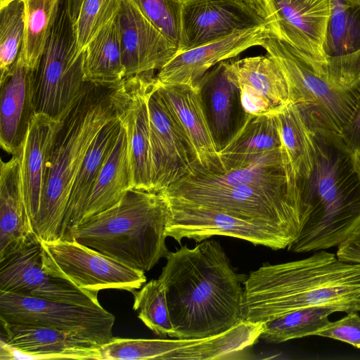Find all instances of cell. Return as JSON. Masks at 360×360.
<instances>
[{
  "instance_id": "cell-41",
  "label": "cell",
  "mask_w": 360,
  "mask_h": 360,
  "mask_svg": "<svg viewBox=\"0 0 360 360\" xmlns=\"http://www.w3.org/2000/svg\"><path fill=\"white\" fill-rule=\"evenodd\" d=\"M82 1V0H67L68 8L73 23H75L77 18Z\"/></svg>"
},
{
  "instance_id": "cell-31",
  "label": "cell",
  "mask_w": 360,
  "mask_h": 360,
  "mask_svg": "<svg viewBox=\"0 0 360 360\" xmlns=\"http://www.w3.org/2000/svg\"><path fill=\"white\" fill-rule=\"evenodd\" d=\"M25 29L18 54L24 64L38 70L58 17L61 0H25Z\"/></svg>"
},
{
  "instance_id": "cell-4",
  "label": "cell",
  "mask_w": 360,
  "mask_h": 360,
  "mask_svg": "<svg viewBox=\"0 0 360 360\" xmlns=\"http://www.w3.org/2000/svg\"><path fill=\"white\" fill-rule=\"evenodd\" d=\"M262 46L283 70L290 103L300 110L308 127L340 134L360 101V51L321 58L271 33Z\"/></svg>"
},
{
  "instance_id": "cell-39",
  "label": "cell",
  "mask_w": 360,
  "mask_h": 360,
  "mask_svg": "<svg viewBox=\"0 0 360 360\" xmlns=\"http://www.w3.org/2000/svg\"><path fill=\"white\" fill-rule=\"evenodd\" d=\"M340 136L352 153H360V101Z\"/></svg>"
},
{
  "instance_id": "cell-32",
  "label": "cell",
  "mask_w": 360,
  "mask_h": 360,
  "mask_svg": "<svg viewBox=\"0 0 360 360\" xmlns=\"http://www.w3.org/2000/svg\"><path fill=\"white\" fill-rule=\"evenodd\" d=\"M360 51V6L346 0H331L326 32V56H340Z\"/></svg>"
},
{
  "instance_id": "cell-9",
  "label": "cell",
  "mask_w": 360,
  "mask_h": 360,
  "mask_svg": "<svg viewBox=\"0 0 360 360\" xmlns=\"http://www.w3.org/2000/svg\"><path fill=\"white\" fill-rule=\"evenodd\" d=\"M40 243L46 272L81 289L96 292L105 289L134 292L146 281L144 271L127 266L75 240Z\"/></svg>"
},
{
  "instance_id": "cell-15",
  "label": "cell",
  "mask_w": 360,
  "mask_h": 360,
  "mask_svg": "<svg viewBox=\"0 0 360 360\" xmlns=\"http://www.w3.org/2000/svg\"><path fill=\"white\" fill-rule=\"evenodd\" d=\"M0 291L77 304L101 305L98 292L81 289L46 272L40 240L0 262Z\"/></svg>"
},
{
  "instance_id": "cell-12",
  "label": "cell",
  "mask_w": 360,
  "mask_h": 360,
  "mask_svg": "<svg viewBox=\"0 0 360 360\" xmlns=\"http://www.w3.org/2000/svg\"><path fill=\"white\" fill-rule=\"evenodd\" d=\"M167 201L169 218L166 234L179 243L183 238L200 243L212 236H221L278 250L287 248L293 241L283 231L267 224L245 220L212 208Z\"/></svg>"
},
{
  "instance_id": "cell-7",
  "label": "cell",
  "mask_w": 360,
  "mask_h": 360,
  "mask_svg": "<svg viewBox=\"0 0 360 360\" xmlns=\"http://www.w3.org/2000/svg\"><path fill=\"white\" fill-rule=\"evenodd\" d=\"M168 201L220 210L240 219L275 227L293 240L302 221L300 197L288 188L262 186H205L178 181L160 192Z\"/></svg>"
},
{
  "instance_id": "cell-35",
  "label": "cell",
  "mask_w": 360,
  "mask_h": 360,
  "mask_svg": "<svg viewBox=\"0 0 360 360\" xmlns=\"http://www.w3.org/2000/svg\"><path fill=\"white\" fill-rule=\"evenodd\" d=\"M132 293L133 309L138 313L139 319L155 334L173 338L174 329L162 281L159 278L150 280Z\"/></svg>"
},
{
  "instance_id": "cell-22",
  "label": "cell",
  "mask_w": 360,
  "mask_h": 360,
  "mask_svg": "<svg viewBox=\"0 0 360 360\" xmlns=\"http://www.w3.org/2000/svg\"><path fill=\"white\" fill-rule=\"evenodd\" d=\"M39 241L29 216L18 154L0 167V262Z\"/></svg>"
},
{
  "instance_id": "cell-5",
  "label": "cell",
  "mask_w": 360,
  "mask_h": 360,
  "mask_svg": "<svg viewBox=\"0 0 360 360\" xmlns=\"http://www.w3.org/2000/svg\"><path fill=\"white\" fill-rule=\"evenodd\" d=\"M169 204L160 193L130 189L116 204L82 221L66 240L146 272L169 252Z\"/></svg>"
},
{
  "instance_id": "cell-14",
  "label": "cell",
  "mask_w": 360,
  "mask_h": 360,
  "mask_svg": "<svg viewBox=\"0 0 360 360\" xmlns=\"http://www.w3.org/2000/svg\"><path fill=\"white\" fill-rule=\"evenodd\" d=\"M181 18L179 52L238 32L270 27L264 12L246 0H181Z\"/></svg>"
},
{
  "instance_id": "cell-33",
  "label": "cell",
  "mask_w": 360,
  "mask_h": 360,
  "mask_svg": "<svg viewBox=\"0 0 360 360\" xmlns=\"http://www.w3.org/2000/svg\"><path fill=\"white\" fill-rule=\"evenodd\" d=\"M336 312L328 307H310L297 310L275 319L264 322L259 338L269 344H278L290 340L314 335Z\"/></svg>"
},
{
  "instance_id": "cell-13",
  "label": "cell",
  "mask_w": 360,
  "mask_h": 360,
  "mask_svg": "<svg viewBox=\"0 0 360 360\" xmlns=\"http://www.w3.org/2000/svg\"><path fill=\"white\" fill-rule=\"evenodd\" d=\"M156 83L154 72L126 77L112 90L117 115L124 127L132 189L153 192L148 100Z\"/></svg>"
},
{
  "instance_id": "cell-2",
  "label": "cell",
  "mask_w": 360,
  "mask_h": 360,
  "mask_svg": "<svg viewBox=\"0 0 360 360\" xmlns=\"http://www.w3.org/2000/svg\"><path fill=\"white\" fill-rule=\"evenodd\" d=\"M243 320L266 322L310 307L360 311V264L319 250L281 264H262L243 283Z\"/></svg>"
},
{
  "instance_id": "cell-42",
  "label": "cell",
  "mask_w": 360,
  "mask_h": 360,
  "mask_svg": "<svg viewBox=\"0 0 360 360\" xmlns=\"http://www.w3.org/2000/svg\"><path fill=\"white\" fill-rule=\"evenodd\" d=\"M355 167L360 175V153H353Z\"/></svg>"
},
{
  "instance_id": "cell-8",
  "label": "cell",
  "mask_w": 360,
  "mask_h": 360,
  "mask_svg": "<svg viewBox=\"0 0 360 360\" xmlns=\"http://www.w3.org/2000/svg\"><path fill=\"white\" fill-rule=\"evenodd\" d=\"M82 60L67 0H61L37 70L36 113L64 120L89 84L84 78Z\"/></svg>"
},
{
  "instance_id": "cell-26",
  "label": "cell",
  "mask_w": 360,
  "mask_h": 360,
  "mask_svg": "<svg viewBox=\"0 0 360 360\" xmlns=\"http://www.w3.org/2000/svg\"><path fill=\"white\" fill-rule=\"evenodd\" d=\"M130 189L132 187L128 141L126 130L121 124L120 133L89 193L80 224L116 204Z\"/></svg>"
},
{
  "instance_id": "cell-1",
  "label": "cell",
  "mask_w": 360,
  "mask_h": 360,
  "mask_svg": "<svg viewBox=\"0 0 360 360\" xmlns=\"http://www.w3.org/2000/svg\"><path fill=\"white\" fill-rule=\"evenodd\" d=\"M158 278L167 290L173 338L202 339L223 333L243 320V283L217 240L169 252Z\"/></svg>"
},
{
  "instance_id": "cell-24",
  "label": "cell",
  "mask_w": 360,
  "mask_h": 360,
  "mask_svg": "<svg viewBox=\"0 0 360 360\" xmlns=\"http://www.w3.org/2000/svg\"><path fill=\"white\" fill-rule=\"evenodd\" d=\"M198 87L212 136L220 151L247 116L241 105L240 90L229 78L224 61L207 72Z\"/></svg>"
},
{
  "instance_id": "cell-6",
  "label": "cell",
  "mask_w": 360,
  "mask_h": 360,
  "mask_svg": "<svg viewBox=\"0 0 360 360\" xmlns=\"http://www.w3.org/2000/svg\"><path fill=\"white\" fill-rule=\"evenodd\" d=\"M112 90L89 82L63 120L33 225L39 240L60 238L72 188L86 153L104 125L117 117Z\"/></svg>"
},
{
  "instance_id": "cell-45",
  "label": "cell",
  "mask_w": 360,
  "mask_h": 360,
  "mask_svg": "<svg viewBox=\"0 0 360 360\" xmlns=\"http://www.w3.org/2000/svg\"><path fill=\"white\" fill-rule=\"evenodd\" d=\"M8 1V0H0V3L4 2V1Z\"/></svg>"
},
{
  "instance_id": "cell-27",
  "label": "cell",
  "mask_w": 360,
  "mask_h": 360,
  "mask_svg": "<svg viewBox=\"0 0 360 360\" xmlns=\"http://www.w3.org/2000/svg\"><path fill=\"white\" fill-rule=\"evenodd\" d=\"M120 129L121 122L117 115L104 125L89 147L72 188L59 239L66 240L80 224L89 193Z\"/></svg>"
},
{
  "instance_id": "cell-16",
  "label": "cell",
  "mask_w": 360,
  "mask_h": 360,
  "mask_svg": "<svg viewBox=\"0 0 360 360\" xmlns=\"http://www.w3.org/2000/svg\"><path fill=\"white\" fill-rule=\"evenodd\" d=\"M271 33L297 50L323 58L331 0H257Z\"/></svg>"
},
{
  "instance_id": "cell-44",
  "label": "cell",
  "mask_w": 360,
  "mask_h": 360,
  "mask_svg": "<svg viewBox=\"0 0 360 360\" xmlns=\"http://www.w3.org/2000/svg\"><path fill=\"white\" fill-rule=\"evenodd\" d=\"M247 1L255 5L256 6L259 7V5H258V1L257 0H246ZM261 9V8H260ZM262 10V9H261Z\"/></svg>"
},
{
  "instance_id": "cell-11",
  "label": "cell",
  "mask_w": 360,
  "mask_h": 360,
  "mask_svg": "<svg viewBox=\"0 0 360 360\" xmlns=\"http://www.w3.org/2000/svg\"><path fill=\"white\" fill-rule=\"evenodd\" d=\"M156 78V77H155ZM153 192L160 193L203 170L176 116L157 82L148 100Z\"/></svg>"
},
{
  "instance_id": "cell-3",
  "label": "cell",
  "mask_w": 360,
  "mask_h": 360,
  "mask_svg": "<svg viewBox=\"0 0 360 360\" xmlns=\"http://www.w3.org/2000/svg\"><path fill=\"white\" fill-rule=\"evenodd\" d=\"M310 129L313 169L298 186L301 226L288 251L304 253L338 247L360 225V175L340 134Z\"/></svg>"
},
{
  "instance_id": "cell-29",
  "label": "cell",
  "mask_w": 360,
  "mask_h": 360,
  "mask_svg": "<svg viewBox=\"0 0 360 360\" xmlns=\"http://www.w3.org/2000/svg\"><path fill=\"white\" fill-rule=\"evenodd\" d=\"M82 52L85 82L114 89L126 77L117 17L98 32Z\"/></svg>"
},
{
  "instance_id": "cell-20",
  "label": "cell",
  "mask_w": 360,
  "mask_h": 360,
  "mask_svg": "<svg viewBox=\"0 0 360 360\" xmlns=\"http://www.w3.org/2000/svg\"><path fill=\"white\" fill-rule=\"evenodd\" d=\"M63 121L36 113L18 152L25 201L32 225L43 195L51 154Z\"/></svg>"
},
{
  "instance_id": "cell-18",
  "label": "cell",
  "mask_w": 360,
  "mask_h": 360,
  "mask_svg": "<svg viewBox=\"0 0 360 360\" xmlns=\"http://www.w3.org/2000/svg\"><path fill=\"white\" fill-rule=\"evenodd\" d=\"M271 33L269 26L236 32L206 44L179 52L155 75L162 84H182L198 87L202 77L220 62L249 48L261 46Z\"/></svg>"
},
{
  "instance_id": "cell-28",
  "label": "cell",
  "mask_w": 360,
  "mask_h": 360,
  "mask_svg": "<svg viewBox=\"0 0 360 360\" xmlns=\"http://www.w3.org/2000/svg\"><path fill=\"white\" fill-rule=\"evenodd\" d=\"M230 80L239 90H246L266 99L279 110L290 103L285 77L279 65L269 55L224 60Z\"/></svg>"
},
{
  "instance_id": "cell-21",
  "label": "cell",
  "mask_w": 360,
  "mask_h": 360,
  "mask_svg": "<svg viewBox=\"0 0 360 360\" xmlns=\"http://www.w3.org/2000/svg\"><path fill=\"white\" fill-rule=\"evenodd\" d=\"M8 345L18 351V359L65 358L99 360L100 345L60 330L1 321Z\"/></svg>"
},
{
  "instance_id": "cell-19",
  "label": "cell",
  "mask_w": 360,
  "mask_h": 360,
  "mask_svg": "<svg viewBox=\"0 0 360 360\" xmlns=\"http://www.w3.org/2000/svg\"><path fill=\"white\" fill-rule=\"evenodd\" d=\"M37 70L26 66L20 58L0 84V143L4 150L16 155L36 114L35 89Z\"/></svg>"
},
{
  "instance_id": "cell-40",
  "label": "cell",
  "mask_w": 360,
  "mask_h": 360,
  "mask_svg": "<svg viewBox=\"0 0 360 360\" xmlns=\"http://www.w3.org/2000/svg\"><path fill=\"white\" fill-rule=\"evenodd\" d=\"M336 256L345 262L360 264V225L338 246Z\"/></svg>"
},
{
  "instance_id": "cell-23",
  "label": "cell",
  "mask_w": 360,
  "mask_h": 360,
  "mask_svg": "<svg viewBox=\"0 0 360 360\" xmlns=\"http://www.w3.org/2000/svg\"><path fill=\"white\" fill-rule=\"evenodd\" d=\"M158 89L176 116L204 171L224 172L219 151L212 136L198 87L182 84H162Z\"/></svg>"
},
{
  "instance_id": "cell-43",
  "label": "cell",
  "mask_w": 360,
  "mask_h": 360,
  "mask_svg": "<svg viewBox=\"0 0 360 360\" xmlns=\"http://www.w3.org/2000/svg\"><path fill=\"white\" fill-rule=\"evenodd\" d=\"M352 4L360 6V0H346Z\"/></svg>"
},
{
  "instance_id": "cell-37",
  "label": "cell",
  "mask_w": 360,
  "mask_h": 360,
  "mask_svg": "<svg viewBox=\"0 0 360 360\" xmlns=\"http://www.w3.org/2000/svg\"><path fill=\"white\" fill-rule=\"evenodd\" d=\"M134 1L149 20L179 49L181 41V0Z\"/></svg>"
},
{
  "instance_id": "cell-30",
  "label": "cell",
  "mask_w": 360,
  "mask_h": 360,
  "mask_svg": "<svg viewBox=\"0 0 360 360\" xmlns=\"http://www.w3.org/2000/svg\"><path fill=\"white\" fill-rule=\"evenodd\" d=\"M282 148L287 157L291 176L297 187L313 169V147L310 129L300 110L292 104L276 113Z\"/></svg>"
},
{
  "instance_id": "cell-36",
  "label": "cell",
  "mask_w": 360,
  "mask_h": 360,
  "mask_svg": "<svg viewBox=\"0 0 360 360\" xmlns=\"http://www.w3.org/2000/svg\"><path fill=\"white\" fill-rule=\"evenodd\" d=\"M122 0H82L74 23L77 48L82 52L86 45L119 13Z\"/></svg>"
},
{
  "instance_id": "cell-25",
  "label": "cell",
  "mask_w": 360,
  "mask_h": 360,
  "mask_svg": "<svg viewBox=\"0 0 360 360\" xmlns=\"http://www.w3.org/2000/svg\"><path fill=\"white\" fill-rule=\"evenodd\" d=\"M276 113L247 114L242 126L219 151L225 172L285 155Z\"/></svg>"
},
{
  "instance_id": "cell-34",
  "label": "cell",
  "mask_w": 360,
  "mask_h": 360,
  "mask_svg": "<svg viewBox=\"0 0 360 360\" xmlns=\"http://www.w3.org/2000/svg\"><path fill=\"white\" fill-rule=\"evenodd\" d=\"M25 29V1L0 3V84L18 56Z\"/></svg>"
},
{
  "instance_id": "cell-38",
  "label": "cell",
  "mask_w": 360,
  "mask_h": 360,
  "mask_svg": "<svg viewBox=\"0 0 360 360\" xmlns=\"http://www.w3.org/2000/svg\"><path fill=\"white\" fill-rule=\"evenodd\" d=\"M314 335L339 340L360 349V316L356 311L347 313L339 320L330 321Z\"/></svg>"
},
{
  "instance_id": "cell-17",
  "label": "cell",
  "mask_w": 360,
  "mask_h": 360,
  "mask_svg": "<svg viewBox=\"0 0 360 360\" xmlns=\"http://www.w3.org/2000/svg\"><path fill=\"white\" fill-rule=\"evenodd\" d=\"M117 22L126 77L159 70L178 53L134 0H122Z\"/></svg>"
},
{
  "instance_id": "cell-10",
  "label": "cell",
  "mask_w": 360,
  "mask_h": 360,
  "mask_svg": "<svg viewBox=\"0 0 360 360\" xmlns=\"http://www.w3.org/2000/svg\"><path fill=\"white\" fill-rule=\"evenodd\" d=\"M0 320L49 327L100 345L112 338L115 316L101 305H82L0 291Z\"/></svg>"
}]
</instances>
